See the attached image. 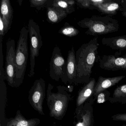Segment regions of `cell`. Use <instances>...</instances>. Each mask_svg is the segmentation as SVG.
<instances>
[{
	"label": "cell",
	"instance_id": "e0dca14e",
	"mask_svg": "<svg viewBox=\"0 0 126 126\" xmlns=\"http://www.w3.org/2000/svg\"><path fill=\"white\" fill-rule=\"evenodd\" d=\"M102 43L112 50H126V35L111 37H104Z\"/></svg>",
	"mask_w": 126,
	"mask_h": 126
},
{
	"label": "cell",
	"instance_id": "d6986e66",
	"mask_svg": "<svg viewBox=\"0 0 126 126\" xmlns=\"http://www.w3.org/2000/svg\"><path fill=\"white\" fill-rule=\"evenodd\" d=\"M109 101L111 103L118 102L122 104H126V84L117 87L112 96L109 98Z\"/></svg>",
	"mask_w": 126,
	"mask_h": 126
},
{
	"label": "cell",
	"instance_id": "4fadbf2b",
	"mask_svg": "<svg viewBox=\"0 0 126 126\" xmlns=\"http://www.w3.org/2000/svg\"><path fill=\"white\" fill-rule=\"evenodd\" d=\"M125 77V76L112 77H104L99 76L97 82H96L93 95L94 98H95L101 92L115 85Z\"/></svg>",
	"mask_w": 126,
	"mask_h": 126
},
{
	"label": "cell",
	"instance_id": "83f0119b",
	"mask_svg": "<svg viewBox=\"0 0 126 126\" xmlns=\"http://www.w3.org/2000/svg\"><path fill=\"white\" fill-rule=\"evenodd\" d=\"M122 8L121 10V11L122 14L124 16L126 17V6L124 5H122L121 3Z\"/></svg>",
	"mask_w": 126,
	"mask_h": 126
},
{
	"label": "cell",
	"instance_id": "1f68e13d",
	"mask_svg": "<svg viewBox=\"0 0 126 126\" xmlns=\"http://www.w3.org/2000/svg\"><path fill=\"white\" fill-rule=\"evenodd\" d=\"M126 126V125L124 124L123 125H122V126Z\"/></svg>",
	"mask_w": 126,
	"mask_h": 126
},
{
	"label": "cell",
	"instance_id": "5b68a950",
	"mask_svg": "<svg viewBox=\"0 0 126 126\" xmlns=\"http://www.w3.org/2000/svg\"><path fill=\"white\" fill-rule=\"evenodd\" d=\"M28 28L30 41V69L28 77H32L35 74L36 58L39 56L40 49L42 46L43 42L39 26L32 19H29Z\"/></svg>",
	"mask_w": 126,
	"mask_h": 126
},
{
	"label": "cell",
	"instance_id": "f546056e",
	"mask_svg": "<svg viewBox=\"0 0 126 126\" xmlns=\"http://www.w3.org/2000/svg\"><path fill=\"white\" fill-rule=\"evenodd\" d=\"M121 3L126 6V0H121Z\"/></svg>",
	"mask_w": 126,
	"mask_h": 126
},
{
	"label": "cell",
	"instance_id": "4316f807",
	"mask_svg": "<svg viewBox=\"0 0 126 126\" xmlns=\"http://www.w3.org/2000/svg\"><path fill=\"white\" fill-rule=\"evenodd\" d=\"M107 0H90L91 5L95 7L105 2Z\"/></svg>",
	"mask_w": 126,
	"mask_h": 126
},
{
	"label": "cell",
	"instance_id": "9c48e42d",
	"mask_svg": "<svg viewBox=\"0 0 126 126\" xmlns=\"http://www.w3.org/2000/svg\"><path fill=\"white\" fill-rule=\"evenodd\" d=\"M45 80L40 78L34 81L29 91V100L31 105L42 115H45L43 104L45 97Z\"/></svg>",
	"mask_w": 126,
	"mask_h": 126
},
{
	"label": "cell",
	"instance_id": "ba28073f",
	"mask_svg": "<svg viewBox=\"0 0 126 126\" xmlns=\"http://www.w3.org/2000/svg\"><path fill=\"white\" fill-rule=\"evenodd\" d=\"M6 47L5 77L8 84L14 87L16 70V54L14 40H8L6 42Z\"/></svg>",
	"mask_w": 126,
	"mask_h": 126
},
{
	"label": "cell",
	"instance_id": "6da1fadb",
	"mask_svg": "<svg viewBox=\"0 0 126 126\" xmlns=\"http://www.w3.org/2000/svg\"><path fill=\"white\" fill-rule=\"evenodd\" d=\"M98 37L95 36L88 42L84 43L76 53L77 73L76 84L87 83L90 80L92 69L96 60L99 46Z\"/></svg>",
	"mask_w": 126,
	"mask_h": 126
},
{
	"label": "cell",
	"instance_id": "5bb4252c",
	"mask_svg": "<svg viewBox=\"0 0 126 126\" xmlns=\"http://www.w3.org/2000/svg\"><path fill=\"white\" fill-rule=\"evenodd\" d=\"M98 11L106 15L111 16L115 15L118 11H121L122 6L121 0H107L105 2L96 7Z\"/></svg>",
	"mask_w": 126,
	"mask_h": 126
},
{
	"label": "cell",
	"instance_id": "52a82bcc",
	"mask_svg": "<svg viewBox=\"0 0 126 126\" xmlns=\"http://www.w3.org/2000/svg\"><path fill=\"white\" fill-rule=\"evenodd\" d=\"M67 62L63 56L60 48L56 45L54 48L50 63V76L58 81H64L66 72Z\"/></svg>",
	"mask_w": 126,
	"mask_h": 126
},
{
	"label": "cell",
	"instance_id": "2e32d148",
	"mask_svg": "<svg viewBox=\"0 0 126 126\" xmlns=\"http://www.w3.org/2000/svg\"><path fill=\"white\" fill-rule=\"evenodd\" d=\"M47 21L51 24H57L67 17L68 15L64 9L54 6H47Z\"/></svg>",
	"mask_w": 126,
	"mask_h": 126
},
{
	"label": "cell",
	"instance_id": "7402d4cb",
	"mask_svg": "<svg viewBox=\"0 0 126 126\" xmlns=\"http://www.w3.org/2000/svg\"><path fill=\"white\" fill-rule=\"evenodd\" d=\"M29 2L31 7L40 11L43 8L47 7L49 0H30Z\"/></svg>",
	"mask_w": 126,
	"mask_h": 126
},
{
	"label": "cell",
	"instance_id": "484cf974",
	"mask_svg": "<svg viewBox=\"0 0 126 126\" xmlns=\"http://www.w3.org/2000/svg\"><path fill=\"white\" fill-rule=\"evenodd\" d=\"M5 27L2 19L0 16V37L3 39L5 36Z\"/></svg>",
	"mask_w": 126,
	"mask_h": 126
},
{
	"label": "cell",
	"instance_id": "cb8c5ba5",
	"mask_svg": "<svg viewBox=\"0 0 126 126\" xmlns=\"http://www.w3.org/2000/svg\"><path fill=\"white\" fill-rule=\"evenodd\" d=\"M76 5L81 8L97 10L96 7L91 5L90 0H76Z\"/></svg>",
	"mask_w": 126,
	"mask_h": 126
},
{
	"label": "cell",
	"instance_id": "4dcf8cb0",
	"mask_svg": "<svg viewBox=\"0 0 126 126\" xmlns=\"http://www.w3.org/2000/svg\"><path fill=\"white\" fill-rule=\"evenodd\" d=\"M122 57H125V58H126V54H125L124 55H123V56H122Z\"/></svg>",
	"mask_w": 126,
	"mask_h": 126
},
{
	"label": "cell",
	"instance_id": "d4e9b609",
	"mask_svg": "<svg viewBox=\"0 0 126 126\" xmlns=\"http://www.w3.org/2000/svg\"><path fill=\"white\" fill-rule=\"evenodd\" d=\"M112 118L115 121L126 122V113L116 114L112 116Z\"/></svg>",
	"mask_w": 126,
	"mask_h": 126
},
{
	"label": "cell",
	"instance_id": "ac0fdd59",
	"mask_svg": "<svg viewBox=\"0 0 126 126\" xmlns=\"http://www.w3.org/2000/svg\"><path fill=\"white\" fill-rule=\"evenodd\" d=\"M40 121L37 118L26 119L20 113H17L14 118L9 119L7 126H36L39 124Z\"/></svg>",
	"mask_w": 126,
	"mask_h": 126
},
{
	"label": "cell",
	"instance_id": "277c9868",
	"mask_svg": "<svg viewBox=\"0 0 126 126\" xmlns=\"http://www.w3.org/2000/svg\"><path fill=\"white\" fill-rule=\"evenodd\" d=\"M57 93L51 92L53 85L48 84L47 95V103L50 110V115L57 119H60L65 114L68 106L69 96L66 92H60Z\"/></svg>",
	"mask_w": 126,
	"mask_h": 126
},
{
	"label": "cell",
	"instance_id": "9a60e30c",
	"mask_svg": "<svg viewBox=\"0 0 126 126\" xmlns=\"http://www.w3.org/2000/svg\"><path fill=\"white\" fill-rule=\"evenodd\" d=\"M96 82L95 79L91 78L90 81L80 90L77 98V107L84 104L93 95Z\"/></svg>",
	"mask_w": 126,
	"mask_h": 126
},
{
	"label": "cell",
	"instance_id": "8992f818",
	"mask_svg": "<svg viewBox=\"0 0 126 126\" xmlns=\"http://www.w3.org/2000/svg\"><path fill=\"white\" fill-rule=\"evenodd\" d=\"M95 100L92 96L84 104L77 107L74 126H94L93 104Z\"/></svg>",
	"mask_w": 126,
	"mask_h": 126
},
{
	"label": "cell",
	"instance_id": "7c38bea8",
	"mask_svg": "<svg viewBox=\"0 0 126 126\" xmlns=\"http://www.w3.org/2000/svg\"><path fill=\"white\" fill-rule=\"evenodd\" d=\"M0 16L4 23L5 34L11 28L14 17V11L9 0H1Z\"/></svg>",
	"mask_w": 126,
	"mask_h": 126
},
{
	"label": "cell",
	"instance_id": "ffe728a7",
	"mask_svg": "<svg viewBox=\"0 0 126 126\" xmlns=\"http://www.w3.org/2000/svg\"><path fill=\"white\" fill-rule=\"evenodd\" d=\"M50 6L61 8L68 13V14H72L75 11L74 6L68 4L66 0H49L47 7Z\"/></svg>",
	"mask_w": 126,
	"mask_h": 126
},
{
	"label": "cell",
	"instance_id": "603a6c76",
	"mask_svg": "<svg viewBox=\"0 0 126 126\" xmlns=\"http://www.w3.org/2000/svg\"><path fill=\"white\" fill-rule=\"evenodd\" d=\"M110 93L107 90H105L99 93L95 97L96 102L101 104L109 101L110 97Z\"/></svg>",
	"mask_w": 126,
	"mask_h": 126
},
{
	"label": "cell",
	"instance_id": "3957f363",
	"mask_svg": "<svg viewBox=\"0 0 126 126\" xmlns=\"http://www.w3.org/2000/svg\"><path fill=\"white\" fill-rule=\"evenodd\" d=\"M28 28L23 26L20 30L16 49V70L15 86H19L24 79L28 57Z\"/></svg>",
	"mask_w": 126,
	"mask_h": 126
},
{
	"label": "cell",
	"instance_id": "7a4b0ae2",
	"mask_svg": "<svg viewBox=\"0 0 126 126\" xmlns=\"http://www.w3.org/2000/svg\"><path fill=\"white\" fill-rule=\"evenodd\" d=\"M77 24L81 28L87 29L85 34L95 37L116 32L119 27L118 20L109 15H93L80 20Z\"/></svg>",
	"mask_w": 126,
	"mask_h": 126
},
{
	"label": "cell",
	"instance_id": "8fae6325",
	"mask_svg": "<svg viewBox=\"0 0 126 126\" xmlns=\"http://www.w3.org/2000/svg\"><path fill=\"white\" fill-rule=\"evenodd\" d=\"M66 62V72L63 82L72 83L76 80L77 73L76 53L74 47L68 51Z\"/></svg>",
	"mask_w": 126,
	"mask_h": 126
},
{
	"label": "cell",
	"instance_id": "d6a6232c",
	"mask_svg": "<svg viewBox=\"0 0 126 126\" xmlns=\"http://www.w3.org/2000/svg\"></svg>",
	"mask_w": 126,
	"mask_h": 126
},
{
	"label": "cell",
	"instance_id": "44dd1931",
	"mask_svg": "<svg viewBox=\"0 0 126 126\" xmlns=\"http://www.w3.org/2000/svg\"><path fill=\"white\" fill-rule=\"evenodd\" d=\"M79 33V31L78 29L74 26L70 25L67 22H65L64 25L59 31V33L68 37L76 36Z\"/></svg>",
	"mask_w": 126,
	"mask_h": 126
},
{
	"label": "cell",
	"instance_id": "30bf717a",
	"mask_svg": "<svg viewBox=\"0 0 126 126\" xmlns=\"http://www.w3.org/2000/svg\"><path fill=\"white\" fill-rule=\"evenodd\" d=\"M99 66L101 69L116 71L126 70V58L113 55H104L99 59Z\"/></svg>",
	"mask_w": 126,
	"mask_h": 126
},
{
	"label": "cell",
	"instance_id": "f1b7e54d",
	"mask_svg": "<svg viewBox=\"0 0 126 126\" xmlns=\"http://www.w3.org/2000/svg\"><path fill=\"white\" fill-rule=\"evenodd\" d=\"M66 2L68 3V4L72 6H74L75 4H76V0H66Z\"/></svg>",
	"mask_w": 126,
	"mask_h": 126
}]
</instances>
